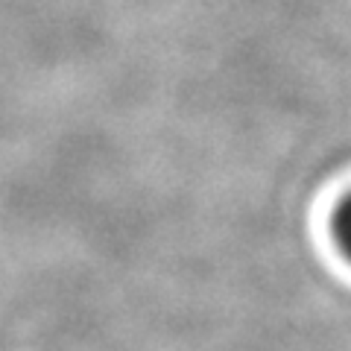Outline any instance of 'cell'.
Here are the masks:
<instances>
[{
	"instance_id": "1",
	"label": "cell",
	"mask_w": 351,
	"mask_h": 351,
	"mask_svg": "<svg viewBox=\"0 0 351 351\" xmlns=\"http://www.w3.org/2000/svg\"><path fill=\"white\" fill-rule=\"evenodd\" d=\"M331 237L343 261L351 263V191L337 202L331 214Z\"/></svg>"
}]
</instances>
